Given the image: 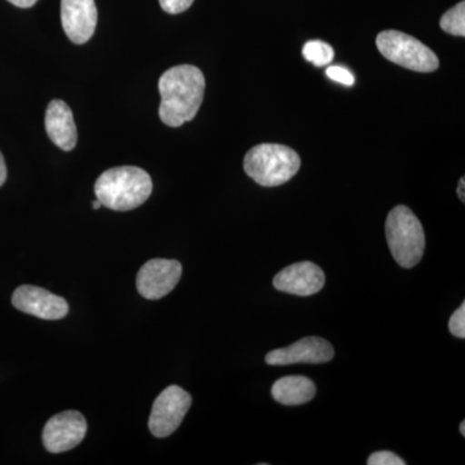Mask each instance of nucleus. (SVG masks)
<instances>
[{"instance_id": "f257e3e1", "label": "nucleus", "mask_w": 465, "mask_h": 465, "mask_svg": "<svg viewBox=\"0 0 465 465\" xmlns=\"http://www.w3.org/2000/svg\"><path fill=\"white\" fill-rule=\"evenodd\" d=\"M161 106L159 116L168 127H182L197 115L203 101V73L193 65H177L168 69L159 79Z\"/></svg>"}, {"instance_id": "f03ea898", "label": "nucleus", "mask_w": 465, "mask_h": 465, "mask_svg": "<svg viewBox=\"0 0 465 465\" xmlns=\"http://www.w3.org/2000/svg\"><path fill=\"white\" fill-rule=\"evenodd\" d=\"M152 192V177L134 166L110 168L94 183L97 200L113 211L134 210L148 201Z\"/></svg>"}, {"instance_id": "7ed1b4c3", "label": "nucleus", "mask_w": 465, "mask_h": 465, "mask_svg": "<svg viewBox=\"0 0 465 465\" xmlns=\"http://www.w3.org/2000/svg\"><path fill=\"white\" fill-rule=\"evenodd\" d=\"M302 166L295 150L280 143H260L249 150L244 158V171L253 182L266 188L290 182Z\"/></svg>"}, {"instance_id": "20e7f679", "label": "nucleus", "mask_w": 465, "mask_h": 465, "mask_svg": "<svg viewBox=\"0 0 465 465\" xmlns=\"http://www.w3.org/2000/svg\"><path fill=\"white\" fill-rule=\"evenodd\" d=\"M385 235L397 264L409 269L420 262L425 250L424 229L409 207L397 206L391 211L385 222Z\"/></svg>"}, {"instance_id": "39448f33", "label": "nucleus", "mask_w": 465, "mask_h": 465, "mask_svg": "<svg viewBox=\"0 0 465 465\" xmlns=\"http://www.w3.org/2000/svg\"><path fill=\"white\" fill-rule=\"evenodd\" d=\"M376 47L391 63L414 72L432 73L440 66L439 57L430 47L414 36L397 30L379 34Z\"/></svg>"}, {"instance_id": "423d86ee", "label": "nucleus", "mask_w": 465, "mask_h": 465, "mask_svg": "<svg viewBox=\"0 0 465 465\" xmlns=\"http://www.w3.org/2000/svg\"><path fill=\"white\" fill-rule=\"evenodd\" d=\"M192 406V396L179 385H170L155 399L149 430L157 439L171 436L183 423Z\"/></svg>"}, {"instance_id": "0eeeda50", "label": "nucleus", "mask_w": 465, "mask_h": 465, "mask_svg": "<svg viewBox=\"0 0 465 465\" xmlns=\"http://www.w3.org/2000/svg\"><path fill=\"white\" fill-rule=\"evenodd\" d=\"M87 433V421L79 411L67 410L52 416L43 428V446L51 454L73 450L84 440Z\"/></svg>"}, {"instance_id": "6e6552de", "label": "nucleus", "mask_w": 465, "mask_h": 465, "mask_svg": "<svg viewBox=\"0 0 465 465\" xmlns=\"http://www.w3.org/2000/svg\"><path fill=\"white\" fill-rule=\"evenodd\" d=\"M182 274L183 266L177 260H149L137 273V291L148 300L164 298L177 286Z\"/></svg>"}, {"instance_id": "1a4fd4ad", "label": "nucleus", "mask_w": 465, "mask_h": 465, "mask_svg": "<svg viewBox=\"0 0 465 465\" xmlns=\"http://www.w3.org/2000/svg\"><path fill=\"white\" fill-rule=\"evenodd\" d=\"M12 304L23 313L47 321L63 320L69 313L65 299L30 284H24L15 291Z\"/></svg>"}, {"instance_id": "9d476101", "label": "nucleus", "mask_w": 465, "mask_h": 465, "mask_svg": "<svg viewBox=\"0 0 465 465\" xmlns=\"http://www.w3.org/2000/svg\"><path fill=\"white\" fill-rule=\"evenodd\" d=\"M332 345L318 336H309L286 348L275 349L266 354L265 362L271 366H287L293 363H326L333 358Z\"/></svg>"}, {"instance_id": "9b49d317", "label": "nucleus", "mask_w": 465, "mask_h": 465, "mask_svg": "<svg viewBox=\"0 0 465 465\" xmlns=\"http://www.w3.org/2000/svg\"><path fill=\"white\" fill-rule=\"evenodd\" d=\"M326 277L320 266L311 262H296L275 275V289L291 295L312 296L323 289Z\"/></svg>"}, {"instance_id": "f8f14e48", "label": "nucleus", "mask_w": 465, "mask_h": 465, "mask_svg": "<svg viewBox=\"0 0 465 465\" xmlns=\"http://www.w3.org/2000/svg\"><path fill=\"white\" fill-rule=\"evenodd\" d=\"M61 23L70 41L84 45L96 30V3L94 0H61Z\"/></svg>"}, {"instance_id": "ddd939ff", "label": "nucleus", "mask_w": 465, "mask_h": 465, "mask_svg": "<svg viewBox=\"0 0 465 465\" xmlns=\"http://www.w3.org/2000/svg\"><path fill=\"white\" fill-rule=\"evenodd\" d=\"M45 131L58 148L70 152L78 142V133L72 109L65 101L54 100L45 112Z\"/></svg>"}, {"instance_id": "4468645a", "label": "nucleus", "mask_w": 465, "mask_h": 465, "mask_svg": "<svg viewBox=\"0 0 465 465\" xmlns=\"http://www.w3.org/2000/svg\"><path fill=\"white\" fill-rule=\"evenodd\" d=\"M316 384L307 376H284L274 382L272 396L286 406L304 405L316 396Z\"/></svg>"}, {"instance_id": "2eb2a0df", "label": "nucleus", "mask_w": 465, "mask_h": 465, "mask_svg": "<svg viewBox=\"0 0 465 465\" xmlns=\"http://www.w3.org/2000/svg\"><path fill=\"white\" fill-rule=\"evenodd\" d=\"M302 56L309 63L318 67L330 65L332 63L335 52L329 43L322 41H311L302 48Z\"/></svg>"}, {"instance_id": "dca6fc26", "label": "nucleus", "mask_w": 465, "mask_h": 465, "mask_svg": "<svg viewBox=\"0 0 465 465\" xmlns=\"http://www.w3.org/2000/svg\"><path fill=\"white\" fill-rule=\"evenodd\" d=\"M440 25L443 32L455 36H465V2L458 3L454 8L449 9L442 18Z\"/></svg>"}, {"instance_id": "f3484780", "label": "nucleus", "mask_w": 465, "mask_h": 465, "mask_svg": "<svg viewBox=\"0 0 465 465\" xmlns=\"http://www.w3.org/2000/svg\"><path fill=\"white\" fill-rule=\"evenodd\" d=\"M449 330L457 338H465V302L450 318Z\"/></svg>"}, {"instance_id": "a211bd4d", "label": "nucleus", "mask_w": 465, "mask_h": 465, "mask_svg": "<svg viewBox=\"0 0 465 465\" xmlns=\"http://www.w3.org/2000/svg\"><path fill=\"white\" fill-rule=\"evenodd\" d=\"M369 465H405L406 461L402 460L399 455L391 451L374 452L367 460Z\"/></svg>"}, {"instance_id": "6ab92c4d", "label": "nucleus", "mask_w": 465, "mask_h": 465, "mask_svg": "<svg viewBox=\"0 0 465 465\" xmlns=\"http://www.w3.org/2000/svg\"><path fill=\"white\" fill-rule=\"evenodd\" d=\"M326 75L329 76L330 79H332V81L348 85V87H351V85H353L354 82H356L354 75L342 66L327 67Z\"/></svg>"}, {"instance_id": "aec40b11", "label": "nucleus", "mask_w": 465, "mask_h": 465, "mask_svg": "<svg viewBox=\"0 0 465 465\" xmlns=\"http://www.w3.org/2000/svg\"><path fill=\"white\" fill-rule=\"evenodd\" d=\"M194 0H159L162 9L170 15H179L192 7Z\"/></svg>"}, {"instance_id": "412c9836", "label": "nucleus", "mask_w": 465, "mask_h": 465, "mask_svg": "<svg viewBox=\"0 0 465 465\" xmlns=\"http://www.w3.org/2000/svg\"><path fill=\"white\" fill-rule=\"evenodd\" d=\"M5 180H7V166H5V158L0 153V188L5 185Z\"/></svg>"}, {"instance_id": "4be33fe9", "label": "nucleus", "mask_w": 465, "mask_h": 465, "mask_svg": "<svg viewBox=\"0 0 465 465\" xmlns=\"http://www.w3.org/2000/svg\"><path fill=\"white\" fill-rule=\"evenodd\" d=\"M12 5H16V7L20 8H30L35 5L38 0H8Z\"/></svg>"}, {"instance_id": "5701e85b", "label": "nucleus", "mask_w": 465, "mask_h": 465, "mask_svg": "<svg viewBox=\"0 0 465 465\" xmlns=\"http://www.w3.org/2000/svg\"><path fill=\"white\" fill-rule=\"evenodd\" d=\"M465 180L464 177H461L460 182H459L458 185V197L460 198L461 202L465 201Z\"/></svg>"}, {"instance_id": "b1692460", "label": "nucleus", "mask_w": 465, "mask_h": 465, "mask_svg": "<svg viewBox=\"0 0 465 465\" xmlns=\"http://www.w3.org/2000/svg\"><path fill=\"white\" fill-rule=\"evenodd\" d=\"M92 207H94V210H100V208L103 207V204H101L99 200H96L92 202Z\"/></svg>"}, {"instance_id": "393cba45", "label": "nucleus", "mask_w": 465, "mask_h": 465, "mask_svg": "<svg viewBox=\"0 0 465 465\" xmlns=\"http://www.w3.org/2000/svg\"><path fill=\"white\" fill-rule=\"evenodd\" d=\"M460 433H461V436H465V421H461V424H460Z\"/></svg>"}]
</instances>
